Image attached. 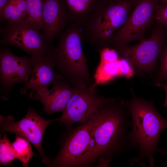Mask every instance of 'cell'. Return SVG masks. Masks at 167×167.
Wrapping results in <instances>:
<instances>
[{
	"label": "cell",
	"mask_w": 167,
	"mask_h": 167,
	"mask_svg": "<svg viewBox=\"0 0 167 167\" xmlns=\"http://www.w3.org/2000/svg\"><path fill=\"white\" fill-rule=\"evenodd\" d=\"M130 115L122 99L115 98L101 108L89 147L76 166L88 165L102 156L113 159L130 149Z\"/></svg>",
	"instance_id": "obj_1"
},
{
	"label": "cell",
	"mask_w": 167,
	"mask_h": 167,
	"mask_svg": "<svg viewBox=\"0 0 167 167\" xmlns=\"http://www.w3.org/2000/svg\"><path fill=\"white\" fill-rule=\"evenodd\" d=\"M160 1L163 5H167V0H158Z\"/></svg>",
	"instance_id": "obj_27"
},
{
	"label": "cell",
	"mask_w": 167,
	"mask_h": 167,
	"mask_svg": "<svg viewBox=\"0 0 167 167\" xmlns=\"http://www.w3.org/2000/svg\"><path fill=\"white\" fill-rule=\"evenodd\" d=\"M25 0L27 11L26 19L39 30L42 29L43 0Z\"/></svg>",
	"instance_id": "obj_19"
},
{
	"label": "cell",
	"mask_w": 167,
	"mask_h": 167,
	"mask_svg": "<svg viewBox=\"0 0 167 167\" xmlns=\"http://www.w3.org/2000/svg\"><path fill=\"white\" fill-rule=\"evenodd\" d=\"M131 97L123 99L131 118L129 136L130 149H139L138 156L129 161L135 165L144 158L148 160L150 167H154L153 154L161 151L158 147L161 132L167 128V120L158 113L152 99L146 100L137 97L131 88Z\"/></svg>",
	"instance_id": "obj_2"
},
{
	"label": "cell",
	"mask_w": 167,
	"mask_h": 167,
	"mask_svg": "<svg viewBox=\"0 0 167 167\" xmlns=\"http://www.w3.org/2000/svg\"><path fill=\"white\" fill-rule=\"evenodd\" d=\"M159 60V70L155 76L153 83L157 86L167 81V43H166L163 47Z\"/></svg>",
	"instance_id": "obj_21"
},
{
	"label": "cell",
	"mask_w": 167,
	"mask_h": 167,
	"mask_svg": "<svg viewBox=\"0 0 167 167\" xmlns=\"http://www.w3.org/2000/svg\"><path fill=\"white\" fill-rule=\"evenodd\" d=\"M97 114L81 123L72 132L51 165L76 166L78 161L87 152L89 147L92 132L97 122Z\"/></svg>",
	"instance_id": "obj_10"
},
{
	"label": "cell",
	"mask_w": 167,
	"mask_h": 167,
	"mask_svg": "<svg viewBox=\"0 0 167 167\" xmlns=\"http://www.w3.org/2000/svg\"><path fill=\"white\" fill-rule=\"evenodd\" d=\"M158 0H139L124 24L113 36L110 45L115 50L145 38L159 5Z\"/></svg>",
	"instance_id": "obj_7"
},
{
	"label": "cell",
	"mask_w": 167,
	"mask_h": 167,
	"mask_svg": "<svg viewBox=\"0 0 167 167\" xmlns=\"http://www.w3.org/2000/svg\"><path fill=\"white\" fill-rule=\"evenodd\" d=\"M32 69L31 78L20 90L24 94L29 90L37 94L42 95L48 90V87L60 79L61 76L54 68L55 62L48 54L31 55Z\"/></svg>",
	"instance_id": "obj_11"
},
{
	"label": "cell",
	"mask_w": 167,
	"mask_h": 167,
	"mask_svg": "<svg viewBox=\"0 0 167 167\" xmlns=\"http://www.w3.org/2000/svg\"><path fill=\"white\" fill-rule=\"evenodd\" d=\"M118 63L120 76L130 78L132 77L135 74L131 64L126 59L120 58Z\"/></svg>",
	"instance_id": "obj_22"
},
{
	"label": "cell",
	"mask_w": 167,
	"mask_h": 167,
	"mask_svg": "<svg viewBox=\"0 0 167 167\" xmlns=\"http://www.w3.org/2000/svg\"><path fill=\"white\" fill-rule=\"evenodd\" d=\"M15 159H16V155L12 143L10 142L7 135L5 133L3 138H0V165H11Z\"/></svg>",
	"instance_id": "obj_20"
},
{
	"label": "cell",
	"mask_w": 167,
	"mask_h": 167,
	"mask_svg": "<svg viewBox=\"0 0 167 167\" xmlns=\"http://www.w3.org/2000/svg\"><path fill=\"white\" fill-rule=\"evenodd\" d=\"M60 79L43 94L37 95L31 91L30 92L29 97L40 101L43 105L44 111L48 114L62 112L73 95V85Z\"/></svg>",
	"instance_id": "obj_14"
},
{
	"label": "cell",
	"mask_w": 167,
	"mask_h": 167,
	"mask_svg": "<svg viewBox=\"0 0 167 167\" xmlns=\"http://www.w3.org/2000/svg\"><path fill=\"white\" fill-rule=\"evenodd\" d=\"M70 21L80 27L86 22L101 0H64Z\"/></svg>",
	"instance_id": "obj_15"
},
{
	"label": "cell",
	"mask_w": 167,
	"mask_h": 167,
	"mask_svg": "<svg viewBox=\"0 0 167 167\" xmlns=\"http://www.w3.org/2000/svg\"><path fill=\"white\" fill-rule=\"evenodd\" d=\"M101 52V63L116 62L120 58L117 52L114 49H104Z\"/></svg>",
	"instance_id": "obj_24"
},
{
	"label": "cell",
	"mask_w": 167,
	"mask_h": 167,
	"mask_svg": "<svg viewBox=\"0 0 167 167\" xmlns=\"http://www.w3.org/2000/svg\"><path fill=\"white\" fill-rule=\"evenodd\" d=\"M155 19L162 26L167 29V5H158L156 11Z\"/></svg>",
	"instance_id": "obj_23"
},
{
	"label": "cell",
	"mask_w": 167,
	"mask_h": 167,
	"mask_svg": "<svg viewBox=\"0 0 167 167\" xmlns=\"http://www.w3.org/2000/svg\"><path fill=\"white\" fill-rule=\"evenodd\" d=\"M61 33L58 45L51 48L48 54L73 85L91 86L93 84L82 49L80 27L70 21Z\"/></svg>",
	"instance_id": "obj_4"
},
{
	"label": "cell",
	"mask_w": 167,
	"mask_h": 167,
	"mask_svg": "<svg viewBox=\"0 0 167 167\" xmlns=\"http://www.w3.org/2000/svg\"><path fill=\"white\" fill-rule=\"evenodd\" d=\"M59 120V118L54 120L45 119L30 107L26 115L16 122L12 115L4 117L0 115V130L13 133L27 139L37 149L43 162L48 163L49 159L44 153L42 147L43 137L48 126L53 122Z\"/></svg>",
	"instance_id": "obj_8"
},
{
	"label": "cell",
	"mask_w": 167,
	"mask_h": 167,
	"mask_svg": "<svg viewBox=\"0 0 167 167\" xmlns=\"http://www.w3.org/2000/svg\"><path fill=\"white\" fill-rule=\"evenodd\" d=\"M12 144L16 159L22 163L24 167H27L32 156H35L32 151L31 143L23 137L16 135L15 140Z\"/></svg>",
	"instance_id": "obj_18"
},
{
	"label": "cell",
	"mask_w": 167,
	"mask_h": 167,
	"mask_svg": "<svg viewBox=\"0 0 167 167\" xmlns=\"http://www.w3.org/2000/svg\"><path fill=\"white\" fill-rule=\"evenodd\" d=\"M40 30L26 18L15 23H7L1 31V43L18 46L31 55L48 54L52 47Z\"/></svg>",
	"instance_id": "obj_9"
},
{
	"label": "cell",
	"mask_w": 167,
	"mask_h": 167,
	"mask_svg": "<svg viewBox=\"0 0 167 167\" xmlns=\"http://www.w3.org/2000/svg\"><path fill=\"white\" fill-rule=\"evenodd\" d=\"M9 0H0V12H1Z\"/></svg>",
	"instance_id": "obj_26"
},
{
	"label": "cell",
	"mask_w": 167,
	"mask_h": 167,
	"mask_svg": "<svg viewBox=\"0 0 167 167\" xmlns=\"http://www.w3.org/2000/svg\"><path fill=\"white\" fill-rule=\"evenodd\" d=\"M27 15L26 5H18L9 0L0 12V21L5 20L8 24L15 23L25 19Z\"/></svg>",
	"instance_id": "obj_16"
},
{
	"label": "cell",
	"mask_w": 167,
	"mask_h": 167,
	"mask_svg": "<svg viewBox=\"0 0 167 167\" xmlns=\"http://www.w3.org/2000/svg\"><path fill=\"white\" fill-rule=\"evenodd\" d=\"M118 60L114 62L100 63L94 76L95 81L94 84L95 85L97 86L115 77L120 76Z\"/></svg>",
	"instance_id": "obj_17"
},
{
	"label": "cell",
	"mask_w": 167,
	"mask_h": 167,
	"mask_svg": "<svg viewBox=\"0 0 167 167\" xmlns=\"http://www.w3.org/2000/svg\"><path fill=\"white\" fill-rule=\"evenodd\" d=\"M0 60L1 81L4 87L28 81L32 72L31 58L18 57L8 49H3L0 51Z\"/></svg>",
	"instance_id": "obj_12"
},
{
	"label": "cell",
	"mask_w": 167,
	"mask_h": 167,
	"mask_svg": "<svg viewBox=\"0 0 167 167\" xmlns=\"http://www.w3.org/2000/svg\"><path fill=\"white\" fill-rule=\"evenodd\" d=\"M165 31L161 28L154 29L151 36L133 45L122 46L115 50L120 58L128 60L135 74L152 75L156 71L158 60L166 43Z\"/></svg>",
	"instance_id": "obj_5"
},
{
	"label": "cell",
	"mask_w": 167,
	"mask_h": 167,
	"mask_svg": "<svg viewBox=\"0 0 167 167\" xmlns=\"http://www.w3.org/2000/svg\"><path fill=\"white\" fill-rule=\"evenodd\" d=\"M131 6L126 0H101L80 27L83 40L100 52L107 48L115 33L126 22Z\"/></svg>",
	"instance_id": "obj_3"
},
{
	"label": "cell",
	"mask_w": 167,
	"mask_h": 167,
	"mask_svg": "<svg viewBox=\"0 0 167 167\" xmlns=\"http://www.w3.org/2000/svg\"><path fill=\"white\" fill-rule=\"evenodd\" d=\"M42 15L43 34L51 47L54 38L65 28L70 21L64 0H43Z\"/></svg>",
	"instance_id": "obj_13"
},
{
	"label": "cell",
	"mask_w": 167,
	"mask_h": 167,
	"mask_svg": "<svg viewBox=\"0 0 167 167\" xmlns=\"http://www.w3.org/2000/svg\"><path fill=\"white\" fill-rule=\"evenodd\" d=\"M158 87H162L165 92V98L163 107L167 108V83L161 84Z\"/></svg>",
	"instance_id": "obj_25"
},
{
	"label": "cell",
	"mask_w": 167,
	"mask_h": 167,
	"mask_svg": "<svg viewBox=\"0 0 167 167\" xmlns=\"http://www.w3.org/2000/svg\"><path fill=\"white\" fill-rule=\"evenodd\" d=\"M73 85V95L59 120L69 129L75 122L83 123L95 117L101 108L115 99L99 94L94 84Z\"/></svg>",
	"instance_id": "obj_6"
}]
</instances>
